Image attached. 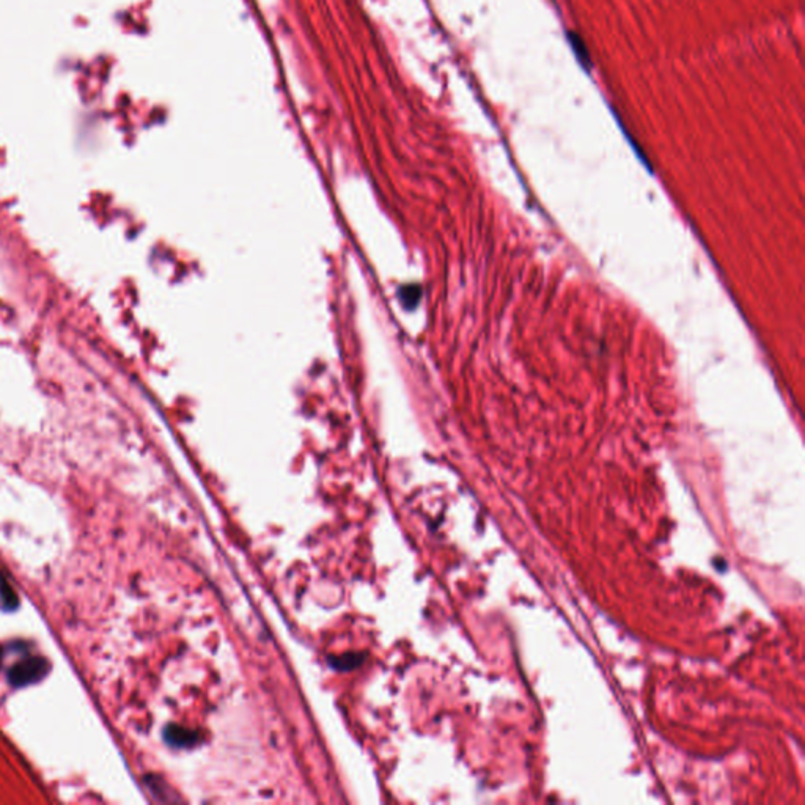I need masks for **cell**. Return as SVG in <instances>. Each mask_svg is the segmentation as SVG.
Instances as JSON below:
<instances>
[{"label":"cell","mask_w":805,"mask_h":805,"mask_svg":"<svg viewBox=\"0 0 805 805\" xmlns=\"http://www.w3.org/2000/svg\"><path fill=\"white\" fill-rule=\"evenodd\" d=\"M46 662L38 659V657H31V659L19 662L18 666L13 667L10 672V680L15 686L30 685V682L40 680L46 673Z\"/></svg>","instance_id":"obj_1"},{"label":"cell","mask_w":805,"mask_h":805,"mask_svg":"<svg viewBox=\"0 0 805 805\" xmlns=\"http://www.w3.org/2000/svg\"><path fill=\"white\" fill-rule=\"evenodd\" d=\"M165 741H167L170 746L183 749V747H194L195 744H199L200 734L197 732L188 730V728L169 727L167 730H165Z\"/></svg>","instance_id":"obj_2"},{"label":"cell","mask_w":805,"mask_h":805,"mask_svg":"<svg viewBox=\"0 0 805 805\" xmlns=\"http://www.w3.org/2000/svg\"><path fill=\"white\" fill-rule=\"evenodd\" d=\"M365 654L363 653H346V654H342V656H334V657H329V666L330 668L338 670V672H349V670H354L357 667H360L363 662H365Z\"/></svg>","instance_id":"obj_3"},{"label":"cell","mask_w":805,"mask_h":805,"mask_svg":"<svg viewBox=\"0 0 805 805\" xmlns=\"http://www.w3.org/2000/svg\"><path fill=\"white\" fill-rule=\"evenodd\" d=\"M568 38H570L571 48L574 50V54H576L579 63L587 69V71H589V69L592 68V59H590L589 50H587L584 40L580 38V35L574 34V31H568Z\"/></svg>","instance_id":"obj_4"},{"label":"cell","mask_w":805,"mask_h":805,"mask_svg":"<svg viewBox=\"0 0 805 805\" xmlns=\"http://www.w3.org/2000/svg\"><path fill=\"white\" fill-rule=\"evenodd\" d=\"M0 604L6 606V607H8V609H11V607L16 606L15 595H13V592H11L10 587L6 585L4 578H0Z\"/></svg>","instance_id":"obj_5"},{"label":"cell","mask_w":805,"mask_h":805,"mask_svg":"<svg viewBox=\"0 0 805 805\" xmlns=\"http://www.w3.org/2000/svg\"><path fill=\"white\" fill-rule=\"evenodd\" d=\"M0 662H2V650H0Z\"/></svg>","instance_id":"obj_6"}]
</instances>
